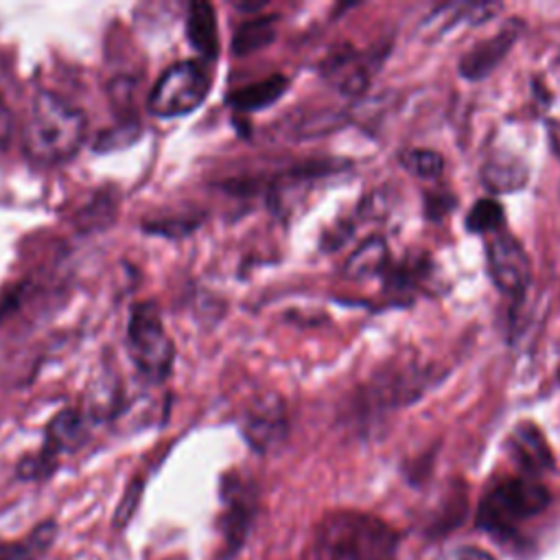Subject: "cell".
<instances>
[{"label": "cell", "instance_id": "6da1fadb", "mask_svg": "<svg viewBox=\"0 0 560 560\" xmlns=\"http://www.w3.org/2000/svg\"><path fill=\"white\" fill-rule=\"evenodd\" d=\"M85 129L88 122L79 107L55 92L37 90L24 125V149L39 164H61L79 151Z\"/></svg>", "mask_w": 560, "mask_h": 560}, {"label": "cell", "instance_id": "7a4b0ae2", "mask_svg": "<svg viewBox=\"0 0 560 560\" xmlns=\"http://www.w3.org/2000/svg\"><path fill=\"white\" fill-rule=\"evenodd\" d=\"M319 560H396V536L378 518L332 512L317 529Z\"/></svg>", "mask_w": 560, "mask_h": 560}, {"label": "cell", "instance_id": "3957f363", "mask_svg": "<svg viewBox=\"0 0 560 560\" xmlns=\"http://www.w3.org/2000/svg\"><path fill=\"white\" fill-rule=\"evenodd\" d=\"M127 348L138 374L147 383H164L173 372L175 346L162 326L160 313L151 302H138L129 311Z\"/></svg>", "mask_w": 560, "mask_h": 560}, {"label": "cell", "instance_id": "277c9868", "mask_svg": "<svg viewBox=\"0 0 560 560\" xmlns=\"http://www.w3.org/2000/svg\"><path fill=\"white\" fill-rule=\"evenodd\" d=\"M549 505V490L532 479H508L494 486L477 510V525L490 534H510L518 521L542 512Z\"/></svg>", "mask_w": 560, "mask_h": 560}, {"label": "cell", "instance_id": "5b68a950", "mask_svg": "<svg viewBox=\"0 0 560 560\" xmlns=\"http://www.w3.org/2000/svg\"><path fill=\"white\" fill-rule=\"evenodd\" d=\"M210 92V74L201 61L184 59L168 66L155 81L147 109L158 118H177L195 112Z\"/></svg>", "mask_w": 560, "mask_h": 560}, {"label": "cell", "instance_id": "8992f818", "mask_svg": "<svg viewBox=\"0 0 560 560\" xmlns=\"http://www.w3.org/2000/svg\"><path fill=\"white\" fill-rule=\"evenodd\" d=\"M90 418L85 411L68 407L59 411L44 431V444L37 453L26 455L18 464V477L26 481L46 479L57 468L59 455L72 453L83 446V442L90 435Z\"/></svg>", "mask_w": 560, "mask_h": 560}, {"label": "cell", "instance_id": "52a82bcc", "mask_svg": "<svg viewBox=\"0 0 560 560\" xmlns=\"http://www.w3.org/2000/svg\"><path fill=\"white\" fill-rule=\"evenodd\" d=\"M431 378L418 365H402L378 372L357 396V409L365 416L370 411H387L416 400Z\"/></svg>", "mask_w": 560, "mask_h": 560}, {"label": "cell", "instance_id": "ba28073f", "mask_svg": "<svg viewBox=\"0 0 560 560\" xmlns=\"http://www.w3.org/2000/svg\"><path fill=\"white\" fill-rule=\"evenodd\" d=\"M241 433L258 455L276 453L289 438V416L282 396L276 392L256 396L241 418Z\"/></svg>", "mask_w": 560, "mask_h": 560}, {"label": "cell", "instance_id": "9c48e42d", "mask_svg": "<svg viewBox=\"0 0 560 560\" xmlns=\"http://www.w3.org/2000/svg\"><path fill=\"white\" fill-rule=\"evenodd\" d=\"M221 532L230 551H236L245 540L258 503L256 483L241 472H225L221 479Z\"/></svg>", "mask_w": 560, "mask_h": 560}, {"label": "cell", "instance_id": "30bf717a", "mask_svg": "<svg viewBox=\"0 0 560 560\" xmlns=\"http://www.w3.org/2000/svg\"><path fill=\"white\" fill-rule=\"evenodd\" d=\"M488 273L494 287L508 298H523L532 280V265L521 243L505 232H499L486 247Z\"/></svg>", "mask_w": 560, "mask_h": 560}, {"label": "cell", "instance_id": "8fae6325", "mask_svg": "<svg viewBox=\"0 0 560 560\" xmlns=\"http://www.w3.org/2000/svg\"><path fill=\"white\" fill-rule=\"evenodd\" d=\"M516 37H518V28L505 26L499 33H494L492 37L477 42L462 55V59L457 63L459 74L468 81L486 79L508 57V52L516 44Z\"/></svg>", "mask_w": 560, "mask_h": 560}, {"label": "cell", "instance_id": "7c38bea8", "mask_svg": "<svg viewBox=\"0 0 560 560\" xmlns=\"http://www.w3.org/2000/svg\"><path fill=\"white\" fill-rule=\"evenodd\" d=\"M510 451L514 459L532 475H540L553 468V455L545 435L534 422H521L510 435Z\"/></svg>", "mask_w": 560, "mask_h": 560}, {"label": "cell", "instance_id": "4fadbf2b", "mask_svg": "<svg viewBox=\"0 0 560 560\" xmlns=\"http://www.w3.org/2000/svg\"><path fill=\"white\" fill-rule=\"evenodd\" d=\"M372 66L361 59L354 50H337L330 52L328 59L322 63V74L337 85L343 94L357 96L361 94L370 83Z\"/></svg>", "mask_w": 560, "mask_h": 560}, {"label": "cell", "instance_id": "5bb4252c", "mask_svg": "<svg viewBox=\"0 0 560 560\" xmlns=\"http://www.w3.org/2000/svg\"><path fill=\"white\" fill-rule=\"evenodd\" d=\"M186 35L190 46L201 55L203 61H217L219 57V26L214 9L208 2L195 0L186 13Z\"/></svg>", "mask_w": 560, "mask_h": 560}, {"label": "cell", "instance_id": "9a60e30c", "mask_svg": "<svg viewBox=\"0 0 560 560\" xmlns=\"http://www.w3.org/2000/svg\"><path fill=\"white\" fill-rule=\"evenodd\" d=\"M287 88H289V79L284 74L276 72L271 77H265L260 81H254V83H249L245 88H238V90L230 92L225 103L232 109L243 112V114L260 112V109L273 105L278 98H282Z\"/></svg>", "mask_w": 560, "mask_h": 560}, {"label": "cell", "instance_id": "2e32d148", "mask_svg": "<svg viewBox=\"0 0 560 560\" xmlns=\"http://www.w3.org/2000/svg\"><path fill=\"white\" fill-rule=\"evenodd\" d=\"M278 20V15H254L241 22L232 35V52L236 57H245L269 46L276 39Z\"/></svg>", "mask_w": 560, "mask_h": 560}, {"label": "cell", "instance_id": "e0dca14e", "mask_svg": "<svg viewBox=\"0 0 560 560\" xmlns=\"http://www.w3.org/2000/svg\"><path fill=\"white\" fill-rule=\"evenodd\" d=\"M120 381L116 376V370L105 368L98 376L96 383L90 387V398H88V418L92 422H103L112 420L118 409H120Z\"/></svg>", "mask_w": 560, "mask_h": 560}, {"label": "cell", "instance_id": "ac0fdd59", "mask_svg": "<svg viewBox=\"0 0 560 560\" xmlns=\"http://www.w3.org/2000/svg\"><path fill=\"white\" fill-rule=\"evenodd\" d=\"M385 267H387V245L381 236H370L346 260L343 273L352 280H365L376 273H383Z\"/></svg>", "mask_w": 560, "mask_h": 560}, {"label": "cell", "instance_id": "d6986e66", "mask_svg": "<svg viewBox=\"0 0 560 560\" xmlns=\"http://www.w3.org/2000/svg\"><path fill=\"white\" fill-rule=\"evenodd\" d=\"M486 188L492 192H512L527 182V168L516 158H492L481 171Z\"/></svg>", "mask_w": 560, "mask_h": 560}, {"label": "cell", "instance_id": "ffe728a7", "mask_svg": "<svg viewBox=\"0 0 560 560\" xmlns=\"http://www.w3.org/2000/svg\"><path fill=\"white\" fill-rule=\"evenodd\" d=\"M57 525L52 521L39 523L26 538L0 542V560H37L55 540Z\"/></svg>", "mask_w": 560, "mask_h": 560}, {"label": "cell", "instance_id": "44dd1931", "mask_svg": "<svg viewBox=\"0 0 560 560\" xmlns=\"http://www.w3.org/2000/svg\"><path fill=\"white\" fill-rule=\"evenodd\" d=\"M118 212V195L112 190H98L79 212H77V230L79 232H98L105 230Z\"/></svg>", "mask_w": 560, "mask_h": 560}, {"label": "cell", "instance_id": "7402d4cb", "mask_svg": "<svg viewBox=\"0 0 560 560\" xmlns=\"http://www.w3.org/2000/svg\"><path fill=\"white\" fill-rule=\"evenodd\" d=\"M505 221L503 208L494 199H479L466 214V230L472 234H483L499 230Z\"/></svg>", "mask_w": 560, "mask_h": 560}, {"label": "cell", "instance_id": "603a6c76", "mask_svg": "<svg viewBox=\"0 0 560 560\" xmlns=\"http://www.w3.org/2000/svg\"><path fill=\"white\" fill-rule=\"evenodd\" d=\"M341 125H346V116L337 109H317V112H308L304 114L300 120H295V133L298 136H322V133H330L335 129H339Z\"/></svg>", "mask_w": 560, "mask_h": 560}, {"label": "cell", "instance_id": "cb8c5ba5", "mask_svg": "<svg viewBox=\"0 0 560 560\" xmlns=\"http://www.w3.org/2000/svg\"><path fill=\"white\" fill-rule=\"evenodd\" d=\"M400 164L416 177H435L444 168V160L431 149H409L400 155Z\"/></svg>", "mask_w": 560, "mask_h": 560}, {"label": "cell", "instance_id": "d4e9b609", "mask_svg": "<svg viewBox=\"0 0 560 560\" xmlns=\"http://www.w3.org/2000/svg\"><path fill=\"white\" fill-rule=\"evenodd\" d=\"M199 217H162L153 221H144V232L166 236V238H182L199 228Z\"/></svg>", "mask_w": 560, "mask_h": 560}, {"label": "cell", "instance_id": "484cf974", "mask_svg": "<svg viewBox=\"0 0 560 560\" xmlns=\"http://www.w3.org/2000/svg\"><path fill=\"white\" fill-rule=\"evenodd\" d=\"M140 136V122L138 120H120L118 125H114L112 129L103 131L94 144L96 151H116L122 149L131 142H136V138Z\"/></svg>", "mask_w": 560, "mask_h": 560}, {"label": "cell", "instance_id": "4316f807", "mask_svg": "<svg viewBox=\"0 0 560 560\" xmlns=\"http://www.w3.org/2000/svg\"><path fill=\"white\" fill-rule=\"evenodd\" d=\"M109 96H112V105H116L118 114H125L127 118H131V105H133V81L129 77H116L109 83Z\"/></svg>", "mask_w": 560, "mask_h": 560}, {"label": "cell", "instance_id": "83f0119b", "mask_svg": "<svg viewBox=\"0 0 560 560\" xmlns=\"http://www.w3.org/2000/svg\"><path fill=\"white\" fill-rule=\"evenodd\" d=\"M140 494H142V479H133V481L129 483V488H127L122 501L118 503L116 514H114V523H116L118 527H122V525L131 518V514H133V510H136V505H138V501H140Z\"/></svg>", "mask_w": 560, "mask_h": 560}, {"label": "cell", "instance_id": "f1b7e54d", "mask_svg": "<svg viewBox=\"0 0 560 560\" xmlns=\"http://www.w3.org/2000/svg\"><path fill=\"white\" fill-rule=\"evenodd\" d=\"M24 289H26V284L20 282V284H13V287H9V289H4V291L0 293V324H2V319H4L11 311L18 308V304L22 302Z\"/></svg>", "mask_w": 560, "mask_h": 560}, {"label": "cell", "instance_id": "f546056e", "mask_svg": "<svg viewBox=\"0 0 560 560\" xmlns=\"http://www.w3.org/2000/svg\"><path fill=\"white\" fill-rule=\"evenodd\" d=\"M455 199L446 192H438V195H429L427 197V203H424V210H427V217L429 219H440L442 214H446L451 208H453Z\"/></svg>", "mask_w": 560, "mask_h": 560}, {"label": "cell", "instance_id": "4dcf8cb0", "mask_svg": "<svg viewBox=\"0 0 560 560\" xmlns=\"http://www.w3.org/2000/svg\"><path fill=\"white\" fill-rule=\"evenodd\" d=\"M435 560H494V558L477 547H455L440 553Z\"/></svg>", "mask_w": 560, "mask_h": 560}, {"label": "cell", "instance_id": "1f68e13d", "mask_svg": "<svg viewBox=\"0 0 560 560\" xmlns=\"http://www.w3.org/2000/svg\"><path fill=\"white\" fill-rule=\"evenodd\" d=\"M11 133V114L0 105V144H7Z\"/></svg>", "mask_w": 560, "mask_h": 560}, {"label": "cell", "instance_id": "d6a6232c", "mask_svg": "<svg viewBox=\"0 0 560 560\" xmlns=\"http://www.w3.org/2000/svg\"><path fill=\"white\" fill-rule=\"evenodd\" d=\"M234 7H236L238 11H245V13H256V11L265 9L267 2H234Z\"/></svg>", "mask_w": 560, "mask_h": 560}]
</instances>
